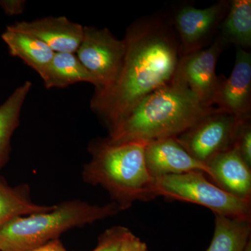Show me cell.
<instances>
[{
  "instance_id": "cell-6",
  "label": "cell",
  "mask_w": 251,
  "mask_h": 251,
  "mask_svg": "<svg viewBox=\"0 0 251 251\" xmlns=\"http://www.w3.org/2000/svg\"><path fill=\"white\" fill-rule=\"evenodd\" d=\"M248 119L217 108L175 139L193 158L206 165L216 155L234 148L239 126Z\"/></svg>"
},
{
  "instance_id": "cell-24",
  "label": "cell",
  "mask_w": 251,
  "mask_h": 251,
  "mask_svg": "<svg viewBox=\"0 0 251 251\" xmlns=\"http://www.w3.org/2000/svg\"><path fill=\"white\" fill-rule=\"evenodd\" d=\"M31 251H67L58 239L51 241L41 247Z\"/></svg>"
},
{
  "instance_id": "cell-14",
  "label": "cell",
  "mask_w": 251,
  "mask_h": 251,
  "mask_svg": "<svg viewBox=\"0 0 251 251\" xmlns=\"http://www.w3.org/2000/svg\"><path fill=\"white\" fill-rule=\"evenodd\" d=\"M9 54L17 57L37 73L42 78L49 69L55 52L39 39L6 27L1 36Z\"/></svg>"
},
{
  "instance_id": "cell-2",
  "label": "cell",
  "mask_w": 251,
  "mask_h": 251,
  "mask_svg": "<svg viewBox=\"0 0 251 251\" xmlns=\"http://www.w3.org/2000/svg\"><path fill=\"white\" fill-rule=\"evenodd\" d=\"M216 109L205 105L184 82L174 78L145 97L106 138L115 143L148 144L176 138Z\"/></svg>"
},
{
  "instance_id": "cell-12",
  "label": "cell",
  "mask_w": 251,
  "mask_h": 251,
  "mask_svg": "<svg viewBox=\"0 0 251 251\" xmlns=\"http://www.w3.org/2000/svg\"><path fill=\"white\" fill-rule=\"evenodd\" d=\"M8 26L14 30L35 36L54 52L75 53L83 38L84 26L64 16H49Z\"/></svg>"
},
{
  "instance_id": "cell-4",
  "label": "cell",
  "mask_w": 251,
  "mask_h": 251,
  "mask_svg": "<svg viewBox=\"0 0 251 251\" xmlns=\"http://www.w3.org/2000/svg\"><path fill=\"white\" fill-rule=\"evenodd\" d=\"M122 211L114 202L91 204L72 200L50 211L16 218L0 228V251H31L55 240L64 232L116 215Z\"/></svg>"
},
{
  "instance_id": "cell-18",
  "label": "cell",
  "mask_w": 251,
  "mask_h": 251,
  "mask_svg": "<svg viewBox=\"0 0 251 251\" xmlns=\"http://www.w3.org/2000/svg\"><path fill=\"white\" fill-rule=\"evenodd\" d=\"M221 39L238 48L251 46V1L234 0L229 4L227 15L221 25Z\"/></svg>"
},
{
  "instance_id": "cell-13",
  "label": "cell",
  "mask_w": 251,
  "mask_h": 251,
  "mask_svg": "<svg viewBox=\"0 0 251 251\" xmlns=\"http://www.w3.org/2000/svg\"><path fill=\"white\" fill-rule=\"evenodd\" d=\"M206 166L214 184L236 197L251 201V168L235 149L216 155Z\"/></svg>"
},
{
  "instance_id": "cell-3",
  "label": "cell",
  "mask_w": 251,
  "mask_h": 251,
  "mask_svg": "<svg viewBox=\"0 0 251 251\" xmlns=\"http://www.w3.org/2000/svg\"><path fill=\"white\" fill-rule=\"evenodd\" d=\"M145 145L112 143L107 138L92 142L89 146L91 159L82 171L84 181L106 190L122 211L138 201L154 200L155 179L145 163Z\"/></svg>"
},
{
  "instance_id": "cell-23",
  "label": "cell",
  "mask_w": 251,
  "mask_h": 251,
  "mask_svg": "<svg viewBox=\"0 0 251 251\" xmlns=\"http://www.w3.org/2000/svg\"><path fill=\"white\" fill-rule=\"evenodd\" d=\"M26 4L25 0H0V7L8 16L22 14L25 10Z\"/></svg>"
},
{
  "instance_id": "cell-5",
  "label": "cell",
  "mask_w": 251,
  "mask_h": 251,
  "mask_svg": "<svg viewBox=\"0 0 251 251\" xmlns=\"http://www.w3.org/2000/svg\"><path fill=\"white\" fill-rule=\"evenodd\" d=\"M204 173L190 172L155 179L156 196L194 203L220 215L237 221H251V201L226 192L206 178Z\"/></svg>"
},
{
  "instance_id": "cell-22",
  "label": "cell",
  "mask_w": 251,
  "mask_h": 251,
  "mask_svg": "<svg viewBox=\"0 0 251 251\" xmlns=\"http://www.w3.org/2000/svg\"><path fill=\"white\" fill-rule=\"evenodd\" d=\"M119 251H150L148 246L130 231L126 234Z\"/></svg>"
},
{
  "instance_id": "cell-16",
  "label": "cell",
  "mask_w": 251,
  "mask_h": 251,
  "mask_svg": "<svg viewBox=\"0 0 251 251\" xmlns=\"http://www.w3.org/2000/svg\"><path fill=\"white\" fill-rule=\"evenodd\" d=\"M31 87L30 81H25L0 105V169L9 161L11 138L19 126L23 105Z\"/></svg>"
},
{
  "instance_id": "cell-21",
  "label": "cell",
  "mask_w": 251,
  "mask_h": 251,
  "mask_svg": "<svg viewBox=\"0 0 251 251\" xmlns=\"http://www.w3.org/2000/svg\"><path fill=\"white\" fill-rule=\"evenodd\" d=\"M234 149L244 162L251 168V118L241 124L236 136Z\"/></svg>"
},
{
  "instance_id": "cell-19",
  "label": "cell",
  "mask_w": 251,
  "mask_h": 251,
  "mask_svg": "<svg viewBox=\"0 0 251 251\" xmlns=\"http://www.w3.org/2000/svg\"><path fill=\"white\" fill-rule=\"evenodd\" d=\"M251 234V221L215 215L214 236L206 251H244Z\"/></svg>"
},
{
  "instance_id": "cell-10",
  "label": "cell",
  "mask_w": 251,
  "mask_h": 251,
  "mask_svg": "<svg viewBox=\"0 0 251 251\" xmlns=\"http://www.w3.org/2000/svg\"><path fill=\"white\" fill-rule=\"evenodd\" d=\"M214 105L237 118H251V54L246 50L237 47L233 70L221 81Z\"/></svg>"
},
{
  "instance_id": "cell-20",
  "label": "cell",
  "mask_w": 251,
  "mask_h": 251,
  "mask_svg": "<svg viewBox=\"0 0 251 251\" xmlns=\"http://www.w3.org/2000/svg\"><path fill=\"white\" fill-rule=\"evenodd\" d=\"M123 226H114L100 234L98 244L92 251H119L122 242L129 232Z\"/></svg>"
},
{
  "instance_id": "cell-11",
  "label": "cell",
  "mask_w": 251,
  "mask_h": 251,
  "mask_svg": "<svg viewBox=\"0 0 251 251\" xmlns=\"http://www.w3.org/2000/svg\"><path fill=\"white\" fill-rule=\"evenodd\" d=\"M145 163L154 179L170 175L200 171L211 176L209 167L198 161L181 147L175 138L150 142L145 145Z\"/></svg>"
},
{
  "instance_id": "cell-1",
  "label": "cell",
  "mask_w": 251,
  "mask_h": 251,
  "mask_svg": "<svg viewBox=\"0 0 251 251\" xmlns=\"http://www.w3.org/2000/svg\"><path fill=\"white\" fill-rule=\"evenodd\" d=\"M121 70L107 90L94 92L90 108L109 131L155 91L174 80L181 54L179 39L159 18L138 20L126 31Z\"/></svg>"
},
{
  "instance_id": "cell-8",
  "label": "cell",
  "mask_w": 251,
  "mask_h": 251,
  "mask_svg": "<svg viewBox=\"0 0 251 251\" xmlns=\"http://www.w3.org/2000/svg\"><path fill=\"white\" fill-rule=\"evenodd\" d=\"M225 43L220 38L209 48L181 56L175 78L184 82L193 93L208 105L214 100L224 76H218L216 64Z\"/></svg>"
},
{
  "instance_id": "cell-25",
  "label": "cell",
  "mask_w": 251,
  "mask_h": 251,
  "mask_svg": "<svg viewBox=\"0 0 251 251\" xmlns=\"http://www.w3.org/2000/svg\"><path fill=\"white\" fill-rule=\"evenodd\" d=\"M244 251H251V241H250V242L248 243L247 247H246L245 249H244Z\"/></svg>"
},
{
  "instance_id": "cell-17",
  "label": "cell",
  "mask_w": 251,
  "mask_h": 251,
  "mask_svg": "<svg viewBox=\"0 0 251 251\" xmlns=\"http://www.w3.org/2000/svg\"><path fill=\"white\" fill-rule=\"evenodd\" d=\"M54 206L36 204L27 185L13 187L0 176V228L16 218L50 211Z\"/></svg>"
},
{
  "instance_id": "cell-15",
  "label": "cell",
  "mask_w": 251,
  "mask_h": 251,
  "mask_svg": "<svg viewBox=\"0 0 251 251\" xmlns=\"http://www.w3.org/2000/svg\"><path fill=\"white\" fill-rule=\"evenodd\" d=\"M41 79L48 90L66 88L80 82L92 84L95 88L99 86L97 79L86 69L76 54L69 52H55Z\"/></svg>"
},
{
  "instance_id": "cell-9",
  "label": "cell",
  "mask_w": 251,
  "mask_h": 251,
  "mask_svg": "<svg viewBox=\"0 0 251 251\" xmlns=\"http://www.w3.org/2000/svg\"><path fill=\"white\" fill-rule=\"evenodd\" d=\"M229 4L220 1L205 9L185 6L177 11L175 25L182 55L202 49L204 43L224 19Z\"/></svg>"
},
{
  "instance_id": "cell-7",
  "label": "cell",
  "mask_w": 251,
  "mask_h": 251,
  "mask_svg": "<svg viewBox=\"0 0 251 251\" xmlns=\"http://www.w3.org/2000/svg\"><path fill=\"white\" fill-rule=\"evenodd\" d=\"M124 39L120 40L108 28L84 26L83 38L77 57L99 82L94 92L107 90L116 80L125 55Z\"/></svg>"
}]
</instances>
